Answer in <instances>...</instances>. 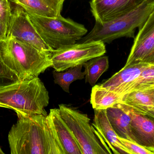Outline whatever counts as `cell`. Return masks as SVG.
<instances>
[{
  "label": "cell",
  "mask_w": 154,
  "mask_h": 154,
  "mask_svg": "<svg viewBox=\"0 0 154 154\" xmlns=\"http://www.w3.org/2000/svg\"><path fill=\"white\" fill-rule=\"evenodd\" d=\"M154 10V0H145L125 14L105 23L96 21L91 31L77 42L100 41L110 43L122 37L134 38L136 29L141 28Z\"/></svg>",
  "instance_id": "277c9868"
},
{
  "label": "cell",
  "mask_w": 154,
  "mask_h": 154,
  "mask_svg": "<svg viewBox=\"0 0 154 154\" xmlns=\"http://www.w3.org/2000/svg\"><path fill=\"white\" fill-rule=\"evenodd\" d=\"M18 116L8 134L11 154H65L48 115Z\"/></svg>",
  "instance_id": "6da1fadb"
},
{
  "label": "cell",
  "mask_w": 154,
  "mask_h": 154,
  "mask_svg": "<svg viewBox=\"0 0 154 154\" xmlns=\"http://www.w3.org/2000/svg\"><path fill=\"white\" fill-rule=\"evenodd\" d=\"M4 1H9V0H4Z\"/></svg>",
  "instance_id": "83f0119b"
},
{
  "label": "cell",
  "mask_w": 154,
  "mask_h": 154,
  "mask_svg": "<svg viewBox=\"0 0 154 154\" xmlns=\"http://www.w3.org/2000/svg\"><path fill=\"white\" fill-rule=\"evenodd\" d=\"M154 49V10L135 38L125 65L141 62Z\"/></svg>",
  "instance_id": "8fae6325"
},
{
  "label": "cell",
  "mask_w": 154,
  "mask_h": 154,
  "mask_svg": "<svg viewBox=\"0 0 154 154\" xmlns=\"http://www.w3.org/2000/svg\"><path fill=\"white\" fill-rule=\"evenodd\" d=\"M149 64L141 61L125 65L119 71L99 85L117 93L124 86L137 78Z\"/></svg>",
  "instance_id": "2e32d148"
},
{
  "label": "cell",
  "mask_w": 154,
  "mask_h": 154,
  "mask_svg": "<svg viewBox=\"0 0 154 154\" xmlns=\"http://www.w3.org/2000/svg\"><path fill=\"white\" fill-rule=\"evenodd\" d=\"M121 98L117 93L97 85L91 90L90 102L94 109H106L119 103Z\"/></svg>",
  "instance_id": "ac0fdd59"
},
{
  "label": "cell",
  "mask_w": 154,
  "mask_h": 154,
  "mask_svg": "<svg viewBox=\"0 0 154 154\" xmlns=\"http://www.w3.org/2000/svg\"><path fill=\"white\" fill-rule=\"evenodd\" d=\"M142 61L154 65V49Z\"/></svg>",
  "instance_id": "d4e9b609"
},
{
  "label": "cell",
  "mask_w": 154,
  "mask_h": 154,
  "mask_svg": "<svg viewBox=\"0 0 154 154\" xmlns=\"http://www.w3.org/2000/svg\"><path fill=\"white\" fill-rule=\"evenodd\" d=\"M0 53L4 63L20 80L38 77L52 66L51 52L41 50L13 36L0 40Z\"/></svg>",
  "instance_id": "7a4b0ae2"
},
{
  "label": "cell",
  "mask_w": 154,
  "mask_h": 154,
  "mask_svg": "<svg viewBox=\"0 0 154 154\" xmlns=\"http://www.w3.org/2000/svg\"><path fill=\"white\" fill-rule=\"evenodd\" d=\"M12 10V8L9 1L0 0V20L5 29L6 34L11 16Z\"/></svg>",
  "instance_id": "603a6c76"
},
{
  "label": "cell",
  "mask_w": 154,
  "mask_h": 154,
  "mask_svg": "<svg viewBox=\"0 0 154 154\" xmlns=\"http://www.w3.org/2000/svg\"><path fill=\"white\" fill-rule=\"evenodd\" d=\"M154 87V65L149 64L139 76L124 86L117 94L122 97L131 91L146 89Z\"/></svg>",
  "instance_id": "ffe728a7"
},
{
  "label": "cell",
  "mask_w": 154,
  "mask_h": 154,
  "mask_svg": "<svg viewBox=\"0 0 154 154\" xmlns=\"http://www.w3.org/2000/svg\"><path fill=\"white\" fill-rule=\"evenodd\" d=\"M109 121L118 136L134 142L130 116L117 104L106 109Z\"/></svg>",
  "instance_id": "e0dca14e"
},
{
  "label": "cell",
  "mask_w": 154,
  "mask_h": 154,
  "mask_svg": "<svg viewBox=\"0 0 154 154\" xmlns=\"http://www.w3.org/2000/svg\"><path fill=\"white\" fill-rule=\"evenodd\" d=\"M85 68V81L94 86L101 75L107 71L109 67L107 56H99L91 59L83 64Z\"/></svg>",
  "instance_id": "d6986e66"
},
{
  "label": "cell",
  "mask_w": 154,
  "mask_h": 154,
  "mask_svg": "<svg viewBox=\"0 0 154 154\" xmlns=\"http://www.w3.org/2000/svg\"><path fill=\"white\" fill-rule=\"evenodd\" d=\"M117 105L131 118L130 126L135 143L154 154V118L143 115L123 103Z\"/></svg>",
  "instance_id": "9c48e42d"
},
{
  "label": "cell",
  "mask_w": 154,
  "mask_h": 154,
  "mask_svg": "<svg viewBox=\"0 0 154 154\" xmlns=\"http://www.w3.org/2000/svg\"><path fill=\"white\" fill-rule=\"evenodd\" d=\"M5 154L4 152H3L2 150V148L0 147V154Z\"/></svg>",
  "instance_id": "4316f807"
},
{
  "label": "cell",
  "mask_w": 154,
  "mask_h": 154,
  "mask_svg": "<svg viewBox=\"0 0 154 154\" xmlns=\"http://www.w3.org/2000/svg\"><path fill=\"white\" fill-rule=\"evenodd\" d=\"M49 103L48 91L38 77L0 87V107L12 109L17 115H47Z\"/></svg>",
  "instance_id": "3957f363"
},
{
  "label": "cell",
  "mask_w": 154,
  "mask_h": 154,
  "mask_svg": "<svg viewBox=\"0 0 154 154\" xmlns=\"http://www.w3.org/2000/svg\"><path fill=\"white\" fill-rule=\"evenodd\" d=\"M119 103L154 118V87L131 91L123 96Z\"/></svg>",
  "instance_id": "9a60e30c"
},
{
  "label": "cell",
  "mask_w": 154,
  "mask_h": 154,
  "mask_svg": "<svg viewBox=\"0 0 154 154\" xmlns=\"http://www.w3.org/2000/svg\"><path fill=\"white\" fill-rule=\"evenodd\" d=\"M145 0H91V11L96 21L105 23L117 18Z\"/></svg>",
  "instance_id": "30bf717a"
},
{
  "label": "cell",
  "mask_w": 154,
  "mask_h": 154,
  "mask_svg": "<svg viewBox=\"0 0 154 154\" xmlns=\"http://www.w3.org/2000/svg\"><path fill=\"white\" fill-rule=\"evenodd\" d=\"M12 36L44 51H53L41 38L30 20L27 12L15 4L12 10L6 36Z\"/></svg>",
  "instance_id": "ba28073f"
},
{
  "label": "cell",
  "mask_w": 154,
  "mask_h": 154,
  "mask_svg": "<svg viewBox=\"0 0 154 154\" xmlns=\"http://www.w3.org/2000/svg\"><path fill=\"white\" fill-rule=\"evenodd\" d=\"M27 13L42 17L54 18L61 15L65 0H10Z\"/></svg>",
  "instance_id": "5bb4252c"
},
{
  "label": "cell",
  "mask_w": 154,
  "mask_h": 154,
  "mask_svg": "<svg viewBox=\"0 0 154 154\" xmlns=\"http://www.w3.org/2000/svg\"><path fill=\"white\" fill-rule=\"evenodd\" d=\"M48 116L65 154H82L76 139L61 117L59 109H50Z\"/></svg>",
  "instance_id": "4fadbf2b"
},
{
  "label": "cell",
  "mask_w": 154,
  "mask_h": 154,
  "mask_svg": "<svg viewBox=\"0 0 154 154\" xmlns=\"http://www.w3.org/2000/svg\"><path fill=\"white\" fill-rule=\"evenodd\" d=\"M6 37V32L0 20V40L3 39Z\"/></svg>",
  "instance_id": "484cf974"
},
{
  "label": "cell",
  "mask_w": 154,
  "mask_h": 154,
  "mask_svg": "<svg viewBox=\"0 0 154 154\" xmlns=\"http://www.w3.org/2000/svg\"><path fill=\"white\" fill-rule=\"evenodd\" d=\"M106 52L105 43L100 41L77 43L61 47L51 52L52 66L57 71H63L104 55Z\"/></svg>",
  "instance_id": "52a82bcc"
},
{
  "label": "cell",
  "mask_w": 154,
  "mask_h": 154,
  "mask_svg": "<svg viewBox=\"0 0 154 154\" xmlns=\"http://www.w3.org/2000/svg\"><path fill=\"white\" fill-rule=\"evenodd\" d=\"M27 13L41 38L53 50L76 43L88 32L83 24L61 15L51 18Z\"/></svg>",
  "instance_id": "5b68a950"
},
{
  "label": "cell",
  "mask_w": 154,
  "mask_h": 154,
  "mask_svg": "<svg viewBox=\"0 0 154 154\" xmlns=\"http://www.w3.org/2000/svg\"><path fill=\"white\" fill-rule=\"evenodd\" d=\"M19 80L17 74L4 63L0 53V87L14 83Z\"/></svg>",
  "instance_id": "7402d4cb"
},
{
  "label": "cell",
  "mask_w": 154,
  "mask_h": 154,
  "mask_svg": "<svg viewBox=\"0 0 154 154\" xmlns=\"http://www.w3.org/2000/svg\"><path fill=\"white\" fill-rule=\"evenodd\" d=\"M122 144L127 148L131 154H154L152 152L137 143L118 136Z\"/></svg>",
  "instance_id": "cb8c5ba5"
},
{
  "label": "cell",
  "mask_w": 154,
  "mask_h": 154,
  "mask_svg": "<svg viewBox=\"0 0 154 154\" xmlns=\"http://www.w3.org/2000/svg\"><path fill=\"white\" fill-rule=\"evenodd\" d=\"M59 106L60 115L76 139L82 154L113 153L93 126L91 125L88 115L64 104Z\"/></svg>",
  "instance_id": "8992f818"
},
{
  "label": "cell",
  "mask_w": 154,
  "mask_h": 154,
  "mask_svg": "<svg viewBox=\"0 0 154 154\" xmlns=\"http://www.w3.org/2000/svg\"><path fill=\"white\" fill-rule=\"evenodd\" d=\"M92 125L113 153L131 154L119 140L117 135L109 121L106 109H94Z\"/></svg>",
  "instance_id": "7c38bea8"
},
{
  "label": "cell",
  "mask_w": 154,
  "mask_h": 154,
  "mask_svg": "<svg viewBox=\"0 0 154 154\" xmlns=\"http://www.w3.org/2000/svg\"><path fill=\"white\" fill-rule=\"evenodd\" d=\"M83 65H79L69 68L63 71L52 72L55 84L61 87L66 93H69V87L71 83L79 80H82L85 76V71H82Z\"/></svg>",
  "instance_id": "44dd1931"
}]
</instances>
